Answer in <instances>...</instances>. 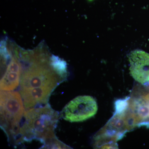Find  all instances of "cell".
I'll list each match as a JSON object with an SVG mask.
<instances>
[{
	"label": "cell",
	"instance_id": "5b68a950",
	"mask_svg": "<svg viewBox=\"0 0 149 149\" xmlns=\"http://www.w3.org/2000/svg\"><path fill=\"white\" fill-rule=\"evenodd\" d=\"M127 114L135 128H149V88L137 86L128 100Z\"/></svg>",
	"mask_w": 149,
	"mask_h": 149
},
{
	"label": "cell",
	"instance_id": "52a82bcc",
	"mask_svg": "<svg viewBox=\"0 0 149 149\" xmlns=\"http://www.w3.org/2000/svg\"><path fill=\"white\" fill-rule=\"evenodd\" d=\"M8 45V52L6 55L8 64L1 79V91H13L16 89L19 85L22 73V64L15 52L14 45Z\"/></svg>",
	"mask_w": 149,
	"mask_h": 149
},
{
	"label": "cell",
	"instance_id": "8992f818",
	"mask_svg": "<svg viewBox=\"0 0 149 149\" xmlns=\"http://www.w3.org/2000/svg\"><path fill=\"white\" fill-rule=\"evenodd\" d=\"M97 110V104L93 97L78 96L65 107L62 117L70 122H82L94 116Z\"/></svg>",
	"mask_w": 149,
	"mask_h": 149
},
{
	"label": "cell",
	"instance_id": "3957f363",
	"mask_svg": "<svg viewBox=\"0 0 149 149\" xmlns=\"http://www.w3.org/2000/svg\"><path fill=\"white\" fill-rule=\"evenodd\" d=\"M128 98V97L116 102L113 116L94 137L95 148L118 149L117 141L128 131L132 130L127 116Z\"/></svg>",
	"mask_w": 149,
	"mask_h": 149
},
{
	"label": "cell",
	"instance_id": "9c48e42d",
	"mask_svg": "<svg viewBox=\"0 0 149 149\" xmlns=\"http://www.w3.org/2000/svg\"><path fill=\"white\" fill-rule=\"evenodd\" d=\"M51 63L56 72L64 80L68 75L67 67L65 61L56 56L52 55Z\"/></svg>",
	"mask_w": 149,
	"mask_h": 149
},
{
	"label": "cell",
	"instance_id": "6da1fadb",
	"mask_svg": "<svg viewBox=\"0 0 149 149\" xmlns=\"http://www.w3.org/2000/svg\"><path fill=\"white\" fill-rule=\"evenodd\" d=\"M40 45L33 50L21 49L18 58L22 63L19 93L24 108L29 109L47 104L49 98L61 81L51 63L49 52Z\"/></svg>",
	"mask_w": 149,
	"mask_h": 149
},
{
	"label": "cell",
	"instance_id": "7a4b0ae2",
	"mask_svg": "<svg viewBox=\"0 0 149 149\" xmlns=\"http://www.w3.org/2000/svg\"><path fill=\"white\" fill-rule=\"evenodd\" d=\"M58 118V113L48 104L25 111L19 130L20 140L28 141L35 139L45 145L56 138L55 129Z\"/></svg>",
	"mask_w": 149,
	"mask_h": 149
},
{
	"label": "cell",
	"instance_id": "30bf717a",
	"mask_svg": "<svg viewBox=\"0 0 149 149\" xmlns=\"http://www.w3.org/2000/svg\"><path fill=\"white\" fill-rule=\"evenodd\" d=\"M89 1H93V0H89Z\"/></svg>",
	"mask_w": 149,
	"mask_h": 149
},
{
	"label": "cell",
	"instance_id": "ba28073f",
	"mask_svg": "<svg viewBox=\"0 0 149 149\" xmlns=\"http://www.w3.org/2000/svg\"><path fill=\"white\" fill-rule=\"evenodd\" d=\"M128 58L132 77L141 85H149V54L135 50L128 55Z\"/></svg>",
	"mask_w": 149,
	"mask_h": 149
},
{
	"label": "cell",
	"instance_id": "277c9868",
	"mask_svg": "<svg viewBox=\"0 0 149 149\" xmlns=\"http://www.w3.org/2000/svg\"><path fill=\"white\" fill-rule=\"evenodd\" d=\"M24 109L20 93L1 91V126L7 134L18 135L25 112Z\"/></svg>",
	"mask_w": 149,
	"mask_h": 149
},
{
	"label": "cell",
	"instance_id": "8fae6325",
	"mask_svg": "<svg viewBox=\"0 0 149 149\" xmlns=\"http://www.w3.org/2000/svg\"></svg>",
	"mask_w": 149,
	"mask_h": 149
}]
</instances>
